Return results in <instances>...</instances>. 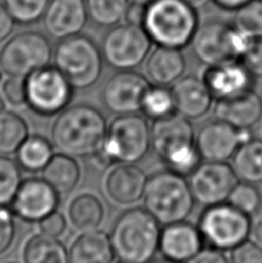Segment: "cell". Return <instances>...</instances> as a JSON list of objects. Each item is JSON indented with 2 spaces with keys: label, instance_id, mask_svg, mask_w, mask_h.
I'll list each match as a JSON object with an SVG mask.
<instances>
[{
  "label": "cell",
  "instance_id": "cell-1",
  "mask_svg": "<svg viewBox=\"0 0 262 263\" xmlns=\"http://www.w3.org/2000/svg\"><path fill=\"white\" fill-rule=\"evenodd\" d=\"M106 130V119L100 110L89 104H76L67 106L55 117L51 142L68 156L90 157L101 148Z\"/></svg>",
  "mask_w": 262,
  "mask_h": 263
},
{
  "label": "cell",
  "instance_id": "cell-2",
  "mask_svg": "<svg viewBox=\"0 0 262 263\" xmlns=\"http://www.w3.org/2000/svg\"><path fill=\"white\" fill-rule=\"evenodd\" d=\"M146 208L134 206L116 219L110 238L115 254L124 263H151L160 252L161 227Z\"/></svg>",
  "mask_w": 262,
  "mask_h": 263
},
{
  "label": "cell",
  "instance_id": "cell-3",
  "mask_svg": "<svg viewBox=\"0 0 262 263\" xmlns=\"http://www.w3.org/2000/svg\"><path fill=\"white\" fill-rule=\"evenodd\" d=\"M152 149V128L146 118L138 114L118 116L111 121L105 139L90 159L98 168L116 163L135 164Z\"/></svg>",
  "mask_w": 262,
  "mask_h": 263
},
{
  "label": "cell",
  "instance_id": "cell-4",
  "mask_svg": "<svg viewBox=\"0 0 262 263\" xmlns=\"http://www.w3.org/2000/svg\"><path fill=\"white\" fill-rule=\"evenodd\" d=\"M195 135L191 120L176 112L165 118L154 120L152 149L167 170L187 177L202 159L196 148Z\"/></svg>",
  "mask_w": 262,
  "mask_h": 263
},
{
  "label": "cell",
  "instance_id": "cell-5",
  "mask_svg": "<svg viewBox=\"0 0 262 263\" xmlns=\"http://www.w3.org/2000/svg\"><path fill=\"white\" fill-rule=\"evenodd\" d=\"M199 25L198 11L182 0H153L147 5L143 28L155 45L182 50L191 45Z\"/></svg>",
  "mask_w": 262,
  "mask_h": 263
},
{
  "label": "cell",
  "instance_id": "cell-6",
  "mask_svg": "<svg viewBox=\"0 0 262 263\" xmlns=\"http://www.w3.org/2000/svg\"><path fill=\"white\" fill-rule=\"evenodd\" d=\"M143 202L144 208L163 225L186 220L195 204L186 177L167 168L148 177Z\"/></svg>",
  "mask_w": 262,
  "mask_h": 263
},
{
  "label": "cell",
  "instance_id": "cell-7",
  "mask_svg": "<svg viewBox=\"0 0 262 263\" xmlns=\"http://www.w3.org/2000/svg\"><path fill=\"white\" fill-rule=\"evenodd\" d=\"M53 66L74 89L92 87L101 78L103 55L91 37L78 34L60 40L53 49Z\"/></svg>",
  "mask_w": 262,
  "mask_h": 263
},
{
  "label": "cell",
  "instance_id": "cell-8",
  "mask_svg": "<svg viewBox=\"0 0 262 263\" xmlns=\"http://www.w3.org/2000/svg\"><path fill=\"white\" fill-rule=\"evenodd\" d=\"M253 41L232 23L210 18L200 23L191 45L196 59L207 67L239 60Z\"/></svg>",
  "mask_w": 262,
  "mask_h": 263
},
{
  "label": "cell",
  "instance_id": "cell-9",
  "mask_svg": "<svg viewBox=\"0 0 262 263\" xmlns=\"http://www.w3.org/2000/svg\"><path fill=\"white\" fill-rule=\"evenodd\" d=\"M52 57L48 37L40 31H22L9 37L0 48V68L7 77L28 78L49 66Z\"/></svg>",
  "mask_w": 262,
  "mask_h": 263
},
{
  "label": "cell",
  "instance_id": "cell-10",
  "mask_svg": "<svg viewBox=\"0 0 262 263\" xmlns=\"http://www.w3.org/2000/svg\"><path fill=\"white\" fill-rule=\"evenodd\" d=\"M198 227L204 242L219 251H231L249 239L252 231L251 216L229 202L205 206Z\"/></svg>",
  "mask_w": 262,
  "mask_h": 263
},
{
  "label": "cell",
  "instance_id": "cell-11",
  "mask_svg": "<svg viewBox=\"0 0 262 263\" xmlns=\"http://www.w3.org/2000/svg\"><path fill=\"white\" fill-rule=\"evenodd\" d=\"M153 41L143 27L121 22L103 36V60L118 70H132L143 64L153 50Z\"/></svg>",
  "mask_w": 262,
  "mask_h": 263
},
{
  "label": "cell",
  "instance_id": "cell-12",
  "mask_svg": "<svg viewBox=\"0 0 262 263\" xmlns=\"http://www.w3.org/2000/svg\"><path fill=\"white\" fill-rule=\"evenodd\" d=\"M26 81L27 104L37 115H58L73 98L74 88L54 66L36 70L26 78Z\"/></svg>",
  "mask_w": 262,
  "mask_h": 263
},
{
  "label": "cell",
  "instance_id": "cell-13",
  "mask_svg": "<svg viewBox=\"0 0 262 263\" xmlns=\"http://www.w3.org/2000/svg\"><path fill=\"white\" fill-rule=\"evenodd\" d=\"M239 182L231 164L204 161L190 175L189 184L195 203L204 206L227 202Z\"/></svg>",
  "mask_w": 262,
  "mask_h": 263
},
{
  "label": "cell",
  "instance_id": "cell-14",
  "mask_svg": "<svg viewBox=\"0 0 262 263\" xmlns=\"http://www.w3.org/2000/svg\"><path fill=\"white\" fill-rule=\"evenodd\" d=\"M152 83L147 77L134 70H118L106 80L101 100L105 109L117 116L141 111L143 97Z\"/></svg>",
  "mask_w": 262,
  "mask_h": 263
},
{
  "label": "cell",
  "instance_id": "cell-15",
  "mask_svg": "<svg viewBox=\"0 0 262 263\" xmlns=\"http://www.w3.org/2000/svg\"><path fill=\"white\" fill-rule=\"evenodd\" d=\"M251 129H240L221 120L204 124L195 135L200 156L207 162H227L238 148L250 141Z\"/></svg>",
  "mask_w": 262,
  "mask_h": 263
},
{
  "label": "cell",
  "instance_id": "cell-16",
  "mask_svg": "<svg viewBox=\"0 0 262 263\" xmlns=\"http://www.w3.org/2000/svg\"><path fill=\"white\" fill-rule=\"evenodd\" d=\"M59 194L43 178H29L22 181L11 203L14 215L28 223H40L57 210Z\"/></svg>",
  "mask_w": 262,
  "mask_h": 263
},
{
  "label": "cell",
  "instance_id": "cell-17",
  "mask_svg": "<svg viewBox=\"0 0 262 263\" xmlns=\"http://www.w3.org/2000/svg\"><path fill=\"white\" fill-rule=\"evenodd\" d=\"M204 240L198 225L186 220L164 225L161 231L160 252L165 260L186 263L203 250Z\"/></svg>",
  "mask_w": 262,
  "mask_h": 263
},
{
  "label": "cell",
  "instance_id": "cell-18",
  "mask_svg": "<svg viewBox=\"0 0 262 263\" xmlns=\"http://www.w3.org/2000/svg\"><path fill=\"white\" fill-rule=\"evenodd\" d=\"M42 18L46 32L60 41L81 34L89 17L85 0H51Z\"/></svg>",
  "mask_w": 262,
  "mask_h": 263
},
{
  "label": "cell",
  "instance_id": "cell-19",
  "mask_svg": "<svg viewBox=\"0 0 262 263\" xmlns=\"http://www.w3.org/2000/svg\"><path fill=\"white\" fill-rule=\"evenodd\" d=\"M201 78L216 100L240 95L252 90L254 84V77L239 60L207 66Z\"/></svg>",
  "mask_w": 262,
  "mask_h": 263
},
{
  "label": "cell",
  "instance_id": "cell-20",
  "mask_svg": "<svg viewBox=\"0 0 262 263\" xmlns=\"http://www.w3.org/2000/svg\"><path fill=\"white\" fill-rule=\"evenodd\" d=\"M176 112L190 120L204 117L213 107L214 96L202 78L184 75L171 87Z\"/></svg>",
  "mask_w": 262,
  "mask_h": 263
},
{
  "label": "cell",
  "instance_id": "cell-21",
  "mask_svg": "<svg viewBox=\"0 0 262 263\" xmlns=\"http://www.w3.org/2000/svg\"><path fill=\"white\" fill-rule=\"evenodd\" d=\"M213 112L217 120L240 129H251L262 119V97L252 89L240 95L216 100Z\"/></svg>",
  "mask_w": 262,
  "mask_h": 263
},
{
  "label": "cell",
  "instance_id": "cell-22",
  "mask_svg": "<svg viewBox=\"0 0 262 263\" xmlns=\"http://www.w3.org/2000/svg\"><path fill=\"white\" fill-rule=\"evenodd\" d=\"M148 177L134 164L119 163L107 173L105 191L110 199L121 205L134 204L143 197Z\"/></svg>",
  "mask_w": 262,
  "mask_h": 263
},
{
  "label": "cell",
  "instance_id": "cell-23",
  "mask_svg": "<svg viewBox=\"0 0 262 263\" xmlns=\"http://www.w3.org/2000/svg\"><path fill=\"white\" fill-rule=\"evenodd\" d=\"M186 67V58L179 49L156 45L146 59L147 78L155 86H172L184 77Z\"/></svg>",
  "mask_w": 262,
  "mask_h": 263
},
{
  "label": "cell",
  "instance_id": "cell-24",
  "mask_svg": "<svg viewBox=\"0 0 262 263\" xmlns=\"http://www.w3.org/2000/svg\"><path fill=\"white\" fill-rule=\"evenodd\" d=\"M115 256L110 236L97 229L82 232L68 252L69 263H112Z\"/></svg>",
  "mask_w": 262,
  "mask_h": 263
},
{
  "label": "cell",
  "instance_id": "cell-25",
  "mask_svg": "<svg viewBox=\"0 0 262 263\" xmlns=\"http://www.w3.org/2000/svg\"><path fill=\"white\" fill-rule=\"evenodd\" d=\"M42 178L57 191L59 195H67L77 189L81 179V168L77 159L66 154H54L42 170Z\"/></svg>",
  "mask_w": 262,
  "mask_h": 263
},
{
  "label": "cell",
  "instance_id": "cell-26",
  "mask_svg": "<svg viewBox=\"0 0 262 263\" xmlns=\"http://www.w3.org/2000/svg\"><path fill=\"white\" fill-rule=\"evenodd\" d=\"M231 166L239 181L262 184V140L252 138L240 145L231 158Z\"/></svg>",
  "mask_w": 262,
  "mask_h": 263
},
{
  "label": "cell",
  "instance_id": "cell-27",
  "mask_svg": "<svg viewBox=\"0 0 262 263\" xmlns=\"http://www.w3.org/2000/svg\"><path fill=\"white\" fill-rule=\"evenodd\" d=\"M68 218L78 231H92L103 223L104 205L91 193L79 194L69 203Z\"/></svg>",
  "mask_w": 262,
  "mask_h": 263
},
{
  "label": "cell",
  "instance_id": "cell-28",
  "mask_svg": "<svg viewBox=\"0 0 262 263\" xmlns=\"http://www.w3.org/2000/svg\"><path fill=\"white\" fill-rule=\"evenodd\" d=\"M23 263H69L66 246L58 238L35 234L23 247Z\"/></svg>",
  "mask_w": 262,
  "mask_h": 263
},
{
  "label": "cell",
  "instance_id": "cell-29",
  "mask_svg": "<svg viewBox=\"0 0 262 263\" xmlns=\"http://www.w3.org/2000/svg\"><path fill=\"white\" fill-rule=\"evenodd\" d=\"M52 142L41 135L28 136L16 152V162L28 172H40L54 155Z\"/></svg>",
  "mask_w": 262,
  "mask_h": 263
},
{
  "label": "cell",
  "instance_id": "cell-30",
  "mask_svg": "<svg viewBox=\"0 0 262 263\" xmlns=\"http://www.w3.org/2000/svg\"><path fill=\"white\" fill-rule=\"evenodd\" d=\"M29 136V127L21 116L13 111L0 112V155L16 154Z\"/></svg>",
  "mask_w": 262,
  "mask_h": 263
},
{
  "label": "cell",
  "instance_id": "cell-31",
  "mask_svg": "<svg viewBox=\"0 0 262 263\" xmlns=\"http://www.w3.org/2000/svg\"><path fill=\"white\" fill-rule=\"evenodd\" d=\"M88 17L95 25L110 28L123 22L130 0H85Z\"/></svg>",
  "mask_w": 262,
  "mask_h": 263
},
{
  "label": "cell",
  "instance_id": "cell-32",
  "mask_svg": "<svg viewBox=\"0 0 262 263\" xmlns=\"http://www.w3.org/2000/svg\"><path fill=\"white\" fill-rule=\"evenodd\" d=\"M141 111L153 120L165 118L176 114L171 88L152 84L143 97Z\"/></svg>",
  "mask_w": 262,
  "mask_h": 263
},
{
  "label": "cell",
  "instance_id": "cell-33",
  "mask_svg": "<svg viewBox=\"0 0 262 263\" xmlns=\"http://www.w3.org/2000/svg\"><path fill=\"white\" fill-rule=\"evenodd\" d=\"M21 167L6 155H0V206H8L22 184Z\"/></svg>",
  "mask_w": 262,
  "mask_h": 263
},
{
  "label": "cell",
  "instance_id": "cell-34",
  "mask_svg": "<svg viewBox=\"0 0 262 263\" xmlns=\"http://www.w3.org/2000/svg\"><path fill=\"white\" fill-rule=\"evenodd\" d=\"M232 25L253 40H262V0H250L235 12Z\"/></svg>",
  "mask_w": 262,
  "mask_h": 263
},
{
  "label": "cell",
  "instance_id": "cell-35",
  "mask_svg": "<svg viewBox=\"0 0 262 263\" xmlns=\"http://www.w3.org/2000/svg\"><path fill=\"white\" fill-rule=\"evenodd\" d=\"M51 0H3V5L16 23L31 25L40 21Z\"/></svg>",
  "mask_w": 262,
  "mask_h": 263
},
{
  "label": "cell",
  "instance_id": "cell-36",
  "mask_svg": "<svg viewBox=\"0 0 262 263\" xmlns=\"http://www.w3.org/2000/svg\"><path fill=\"white\" fill-rule=\"evenodd\" d=\"M227 202L242 213L252 216L261 208L262 195L256 185L240 181L232 190Z\"/></svg>",
  "mask_w": 262,
  "mask_h": 263
},
{
  "label": "cell",
  "instance_id": "cell-37",
  "mask_svg": "<svg viewBox=\"0 0 262 263\" xmlns=\"http://www.w3.org/2000/svg\"><path fill=\"white\" fill-rule=\"evenodd\" d=\"M2 93L5 101L13 106L27 104L26 78L8 77L2 84Z\"/></svg>",
  "mask_w": 262,
  "mask_h": 263
},
{
  "label": "cell",
  "instance_id": "cell-38",
  "mask_svg": "<svg viewBox=\"0 0 262 263\" xmlns=\"http://www.w3.org/2000/svg\"><path fill=\"white\" fill-rule=\"evenodd\" d=\"M15 236V215L8 206H0V255L11 248Z\"/></svg>",
  "mask_w": 262,
  "mask_h": 263
},
{
  "label": "cell",
  "instance_id": "cell-39",
  "mask_svg": "<svg viewBox=\"0 0 262 263\" xmlns=\"http://www.w3.org/2000/svg\"><path fill=\"white\" fill-rule=\"evenodd\" d=\"M230 252L231 263H262V246L250 238Z\"/></svg>",
  "mask_w": 262,
  "mask_h": 263
},
{
  "label": "cell",
  "instance_id": "cell-40",
  "mask_svg": "<svg viewBox=\"0 0 262 263\" xmlns=\"http://www.w3.org/2000/svg\"><path fill=\"white\" fill-rule=\"evenodd\" d=\"M39 228L41 233L45 234V236L52 237V238H59L66 232L67 229V222L65 216L59 213V211H53L52 214L46 216L39 223Z\"/></svg>",
  "mask_w": 262,
  "mask_h": 263
},
{
  "label": "cell",
  "instance_id": "cell-41",
  "mask_svg": "<svg viewBox=\"0 0 262 263\" xmlns=\"http://www.w3.org/2000/svg\"><path fill=\"white\" fill-rule=\"evenodd\" d=\"M239 62L254 78H262V40H255Z\"/></svg>",
  "mask_w": 262,
  "mask_h": 263
},
{
  "label": "cell",
  "instance_id": "cell-42",
  "mask_svg": "<svg viewBox=\"0 0 262 263\" xmlns=\"http://www.w3.org/2000/svg\"><path fill=\"white\" fill-rule=\"evenodd\" d=\"M186 263H231L230 259L224 254L223 251L216 248H203L194 257Z\"/></svg>",
  "mask_w": 262,
  "mask_h": 263
},
{
  "label": "cell",
  "instance_id": "cell-43",
  "mask_svg": "<svg viewBox=\"0 0 262 263\" xmlns=\"http://www.w3.org/2000/svg\"><path fill=\"white\" fill-rule=\"evenodd\" d=\"M146 11L147 5L130 2L127 9H126L123 22L127 23V25L143 27L144 17H146Z\"/></svg>",
  "mask_w": 262,
  "mask_h": 263
},
{
  "label": "cell",
  "instance_id": "cell-44",
  "mask_svg": "<svg viewBox=\"0 0 262 263\" xmlns=\"http://www.w3.org/2000/svg\"><path fill=\"white\" fill-rule=\"evenodd\" d=\"M15 20L3 4H0V43L6 42L11 37L15 28Z\"/></svg>",
  "mask_w": 262,
  "mask_h": 263
},
{
  "label": "cell",
  "instance_id": "cell-45",
  "mask_svg": "<svg viewBox=\"0 0 262 263\" xmlns=\"http://www.w3.org/2000/svg\"><path fill=\"white\" fill-rule=\"evenodd\" d=\"M217 7L229 12H236L241 6H244L250 0H212Z\"/></svg>",
  "mask_w": 262,
  "mask_h": 263
},
{
  "label": "cell",
  "instance_id": "cell-46",
  "mask_svg": "<svg viewBox=\"0 0 262 263\" xmlns=\"http://www.w3.org/2000/svg\"><path fill=\"white\" fill-rule=\"evenodd\" d=\"M252 237H253V240L258 242L260 246H262V219L256 222L253 227H252L251 231Z\"/></svg>",
  "mask_w": 262,
  "mask_h": 263
},
{
  "label": "cell",
  "instance_id": "cell-47",
  "mask_svg": "<svg viewBox=\"0 0 262 263\" xmlns=\"http://www.w3.org/2000/svg\"><path fill=\"white\" fill-rule=\"evenodd\" d=\"M182 2H185L189 6L195 9V11H200V9H202L203 7L207 6L212 0H182Z\"/></svg>",
  "mask_w": 262,
  "mask_h": 263
},
{
  "label": "cell",
  "instance_id": "cell-48",
  "mask_svg": "<svg viewBox=\"0 0 262 263\" xmlns=\"http://www.w3.org/2000/svg\"><path fill=\"white\" fill-rule=\"evenodd\" d=\"M4 110H5V100H4V97L0 95V112Z\"/></svg>",
  "mask_w": 262,
  "mask_h": 263
},
{
  "label": "cell",
  "instance_id": "cell-49",
  "mask_svg": "<svg viewBox=\"0 0 262 263\" xmlns=\"http://www.w3.org/2000/svg\"><path fill=\"white\" fill-rule=\"evenodd\" d=\"M130 2H135V3H140V4H144L148 5L149 3H152L153 0H130Z\"/></svg>",
  "mask_w": 262,
  "mask_h": 263
},
{
  "label": "cell",
  "instance_id": "cell-50",
  "mask_svg": "<svg viewBox=\"0 0 262 263\" xmlns=\"http://www.w3.org/2000/svg\"><path fill=\"white\" fill-rule=\"evenodd\" d=\"M158 263H174V262H170V261H167V260H164V261H161V262H158Z\"/></svg>",
  "mask_w": 262,
  "mask_h": 263
},
{
  "label": "cell",
  "instance_id": "cell-51",
  "mask_svg": "<svg viewBox=\"0 0 262 263\" xmlns=\"http://www.w3.org/2000/svg\"><path fill=\"white\" fill-rule=\"evenodd\" d=\"M2 75H3V72H2V68H0V82H2Z\"/></svg>",
  "mask_w": 262,
  "mask_h": 263
},
{
  "label": "cell",
  "instance_id": "cell-52",
  "mask_svg": "<svg viewBox=\"0 0 262 263\" xmlns=\"http://www.w3.org/2000/svg\"><path fill=\"white\" fill-rule=\"evenodd\" d=\"M6 263H16V262H6Z\"/></svg>",
  "mask_w": 262,
  "mask_h": 263
},
{
  "label": "cell",
  "instance_id": "cell-53",
  "mask_svg": "<svg viewBox=\"0 0 262 263\" xmlns=\"http://www.w3.org/2000/svg\"><path fill=\"white\" fill-rule=\"evenodd\" d=\"M118 263H124V262H118Z\"/></svg>",
  "mask_w": 262,
  "mask_h": 263
}]
</instances>
